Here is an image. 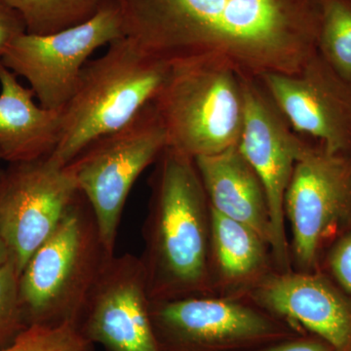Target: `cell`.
Masks as SVG:
<instances>
[{
	"label": "cell",
	"mask_w": 351,
	"mask_h": 351,
	"mask_svg": "<svg viewBox=\"0 0 351 351\" xmlns=\"http://www.w3.org/2000/svg\"><path fill=\"white\" fill-rule=\"evenodd\" d=\"M122 36L119 6L108 0L82 25L46 36L25 32L8 46L0 62L27 80L41 107L63 110L89 57Z\"/></svg>",
	"instance_id": "7"
},
{
	"label": "cell",
	"mask_w": 351,
	"mask_h": 351,
	"mask_svg": "<svg viewBox=\"0 0 351 351\" xmlns=\"http://www.w3.org/2000/svg\"><path fill=\"white\" fill-rule=\"evenodd\" d=\"M78 193L66 166L49 156L0 169V232L20 274Z\"/></svg>",
	"instance_id": "8"
},
{
	"label": "cell",
	"mask_w": 351,
	"mask_h": 351,
	"mask_svg": "<svg viewBox=\"0 0 351 351\" xmlns=\"http://www.w3.org/2000/svg\"><path fill=\"white\" fill-rule=\"evenodd\" d=\"M140 258L151 301L212 289L210 204L195 159L171 147L156 159Z\"/></svg>",
	"instance_id": "2"
},
{
	"label": "cell",
	"mask_w": 351,
	"mask_h": 351,
	"mask_svg": "<svg viewBox=\"0 0 351 351\" xmlns=\"http://www.w3.org/2000/svg\"><path fill=\"white\" fill-rule=\"evenodd\" d=\"M298 267L315 265L323 245L351 218V156L309 145L295 164L284 202Z\"/></svg>",
	"instance_id": "9"
},
{
	"label": "cell",
	"mask_w": 351,
	"mask_h": 351,
	"mask_svg": "<svg viewBox=\"0 0 351 351\" xmlns=\"http://www.w3.org/2000/svg\"><path fill=\"white\" fill-rule=\"evenodd\" d=\"M24 21L25 32L46 36L82 25L108 0H3Z\"/></svg>",
	"instance_id": "18"
},
{
	"label": "cell",
	"mask_w": 351,
	"mask_h": 351,
	"mask_svg": "<svg viewBox=\"0 0 351 351\" xmlns=\"http://www.w3.org/2000/svg\"><path fill=\"white\" fill-rule=\"evenodd\" d=\"M167 147L152 103L125 126L97 138L66 166L93 210L101 241L114 256L127 198L140 175Z\"/></svg>",
	"instance_id": "6"
},
{
	"label": "cell",
	"mask_w": 351,
	"mask_h": 351,
	"mask_svg": "<svg viewBox=\"0 0 351 351\" xmlns=\"http://www.w3.org/2000/svg\"><path fill=\"white\" fill-rule=\"evenodd\" d=\"M211 263L226 284L252 280L262 271L269 244L250 226L210 207Z\"/></svg>",
	"instance_id": "17"
},
{
	"label": "cell",
	"mask_w": 351,
	"mask_h": 351,
	"mask_svg": "<svg viewBox=\"0 0 351 351\" xmlns=\"http://www.w3.org/2000/svg\"><path fill=\"white\" fill-rule=\"evenodd\" d=\"M20 274L10 255L0 258V350L27 329L21 306Z\"/></svg>",
	"instance_id": "21"
},
{
	"label": "cell",
	"mask_w": 351,
	"mask_h": 351,
	"mask_svg": "<svg viewBox=\"0 0 351 351\" xmlns=\"http://www.w3.org/2000/svg\"><path fill=\"white\" fill-rule=\"evenodd\" d=\"M124 36L169 68L242 78L299 73L317 54L320 0H115Z\"/></svg>",
	"instance_id": "1"
},
{
	"label": "cell",
	"mask_w": 351,
	"mask_h": 351,
	"mask_svg": "<svg viewBox=\"0 0 351 351\" xmlns=\"http://www.w3.org/2000/svg\"><path fill=\"white\" fill-rule=\"evenodd\" d=\"M170 68L124 36L83 66L73 96L62 110L56 149L49 156L68 165L97 138L125 126L156 98Z\"/></svg>",
	"instance_id": "3"
},
{
	"label": "cell",
	"mask_w": 351,
	"mask_h": 351,
	"mask_svg": "<svg viewBox=\"0 0 351 351\" xmlns=\"http://www.w3.org/2000/svg\"><path fill=\"white\" fill-rule=\"evenodd\" d=\"M160 351H223L282 339L285 331L250 306L205 295L151 301Z\"/></svg>",
	"instance_id": "11"
},
{
	"label": "cell",
	"mask_w": 351,
	"mask_h": 351,
	"mask_svg": "<svg viewBox=\"0 0 351 351\" xmlns=\"http://www.w3.org/2000/svg\"><path fill=\"white\" fill-rule=\"evenodd\" d=\"M329 267L341 288L351 295V230L330 253Z\"/></svg>",
	"instance_id": "22"
},
{
	"label": "cell",
	"mask_w": 351,
	"mask_h": 351,
	"mask_svg": "<svg viewBox=\"0 0 351 351\" xmlns=\"http://www.w3.org/2000/svg\"><path fill=\"white\" fill-rule=\"evenodd\" d=\"M258 351H335L328 343L311 339L287 341Z\"/></svg>",
	"instance_id": "24"
},
{
	"label": "cell",
	"mask_w": 351,
	"mask_h": 351,
	"mask_svg": "<svg viewBox=\"0 0 351 351\" xmlns=\"http://www.w3.org/2000/svg\"><path fill=\"white\" fill-rule=\"evenodd\" d=\"M258 80L293 130L316 138L329 154L351 156V84L319 52L299 73Z\"/></svg>",
	"instance_id": "13"
},
{
	"label": "cell",
	"mask_w": 351,
	"mask_h": 351,
	"mask_svg": "<svg viewBox=\"0 0 351 351\" xmlns=\"http://www.w3.org/2000/svg\"><path fill=\"white\" fill-rule=\"evenodd\" d=\"M251 295L270 313L317 335L335 351H351V300L323 277L281 272L258 282Z\"/></svg>",
	"instance_id": "14"
},
{
	"label": "cell",
	"mask_w": 351,
	"mask_h": 351,
	"mask_svg": "<svg viewBox=\"0 0 351 351\" xmlns=\"http://www.w3.org/2000/svg\"><path fill=\"white\" fill-rule=\"evenodd\" d=\"M140 258L112 256L88 295L77 327L106 351H160Z\"/></svg>",
	"instance_id": "12"
},
{
	"label": "cell",
	"mask_w": 351,
	"mask_h": 351,
	"mask_svg": "<svg viewBox=\"0 0 351 351\" xmlns=\"http://www.w3.org/2000/svg\"><path fill=\"white\" fill-rule=\"evenodd\" d=\"M0 351H96V346L83 336L77 325L68 323L60 326L32 325Z\"/></svg>",
	"instance_id": "20"
},
{
	"label": "cell",
	"mask_w": 351,
	"mask_h": 351,
	"mask_svg": "<svg viewBox=\"0 0 351 351\" xmlns=\"http://www.w3.org/2000/svg\"><path fill=\"white\" fill-rule=\"evenodd\" d=\"M243 128L239 151L262 182L271 225V250L283 272L289 269L284 202L295 164L309 144L291 131L287 120L258 80L242 78Z\"/></svg>",
	"instance_id": "10"
},
{
	"label": "cell",
	"mask_w": 351,
	"mask_h": 351,
	"mask_svg": "<svg viewBox=\"0 0 351 351\" xmlns=\"http://www.w3.org/2000/svg\"><path fill=\"white\" fill-rule=\"evenodd\" d=\"M25 32V23L20 14L0 0V61L8 46Z\"/></svg>",
	"instance_id": "23"
},
{
	"label": "cell",
	"mask_w": 351,
	"mask_h": 351,
	"mask_svg": "<svg viewBox=\"0 0 351 351\" xmlns=\"http://www.w3.org/2000/svg\"><path fill=\"white\" fill-rule=\"evenodd\" d=\"M167 147L195 159L239 145L244 120L241 77L208 66L171 68L152 101Z\"/></svg>",
	"instance_id": "5"
},
{
	"label": "cell",
	"mask_w": 351,
	"mask_h": 351,
	"mask_svg": "<svg viewBox=\"0 0 351 351\" xmlns=\"http://www.w3.org/2000/svg\"><path fill=\"white\" fill-rule=\"evenodd\" d=\"M34 98L0 62V158L8 164L50 156L59 142L62 110L44 108Z\"/></svg>",
	"instance_id": "15"
},
{
	"label": "cell",
	"mask_w": 351,
	"mask_h": 351,
	"mask_svg": "<svg viewBox=\"0 0 351 351\" xmlns=\"http://www.w3.org/2000/svg\"><path fill=\"white\" fill-rule=\"evenodd\" d=\"M318 52L351 84V0H320Z\"/></svg>",
	"instance_id": "19"
},
{
	"label": "cell",
	"mask_w": 351,
	"mask_h": 351,
	"mask_svg": "<svg viewBox=\"0 0 351 351\" xmlns=\"http://www.w3.org/2000/svg\"><path fill=\"white\" fill-rule=\"evenodd\" d=\"M112 257L93 210L80 191L21 272L20 301L27 326L77 325L88 295Z\"/></svg>",
	"instance_id": "4"
},
{
	"label": "cell",
	"mask_w": 351,
	"mask_h": 351,
	"mask_svg": "<svg viewBox=\"0 0 351 351\" xmlns=\"http://www.w3.org/2000/svg\"><path fill=\"white\" fill-rule=\"evenodd\" d=\"M210 207L250 226L270 246L271 225L262 182L239 147L195 159Z\"/></svg>",
	"instance_id": "16"
},
{
	"label": "cell",
	"mask_w": 351,
	"mask_h": 351,
	"mask_svg": "<svg viewBox=\"0 0 351 351\" xmlns=\"http://www.w3.org/2000/svg\"><path fill=\"white\" fill-rule=\"evenodd\" d=\"M0 161H1V158H0Z\"/></svg>",
	"instance_id": "26"
},
{
	"label": "cell",
	"mask_w": 351,
	"mask_h": 351,
	"mask_svg": "<svg viewBox=\"0 0 351 351\" xmlns=\"http://www.w3.org/2000/svg\"><path fill=\"white\" fill-rule=\"evenodd\" d=\"M9 255L8 251L4 243L3 239H2L1 232H0V258L4 257V256Z\"/></svg>",
	"instance_id": "25"
}]
</instances>
